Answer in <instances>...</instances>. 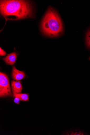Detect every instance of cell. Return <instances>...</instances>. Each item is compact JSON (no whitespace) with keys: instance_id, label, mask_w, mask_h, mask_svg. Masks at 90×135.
<instances>
[{"instance_id":"obj_1","label":"cell","mask_w":90,"mask_h":135,"mask_svg":"<svg viewBox=\"0 0 90 135\" xmlns=\"http://www.w3.org/2000/svg\"><path fill=\"white\" fill-rule=\"evenodd\" d=\"M0 3L1 14L6 21L28 18L33 16V8L29 1H1Z\"/></svg>"},{"instance_id":"obj_2","label":"cell","mask_w":90,"mask_h":135,"mask_svg":"<svg viewBox=\"0 0 90 135\" xmlns=\"http://www.w3.org/2000/svg\"><path fill=\"white\" fill-rule=\"evenodd\" d=\"M41 28L43 33L50 37H56L63 33L64 29L61 20L53 7L48 8L42 21Z\"/></svg>"},{"instance_id":"obj_3","label":"cell","mask_w":90,"mask_h":135,"mask_svg":"<svg viewBox=\"0 0 90 135\" xmlns=\"http://www.w3.org/2000/svg\"><path fill=\"white\" fill-rule=\"evenodd\" d=\"M12 93L7 75L4 73H0V96L3 97L12 96Z\"/></svg>"},{"instance_id":"obj_4","label":"cell","mask_w":90,"mask_h":135,"mask_svg":"<svg viewBox=\"0 0 90 135\" xmlns=\"http://www.w3.org/2000/svg\"><path fill=\"white\" fill-rule=\"evenodd\" d=\"M12 76L13 79L19 81L24 79L26 77L25 73L16 69L15 66L12 67Z\"/></svg>"},{"instance_id":"obj_5","label":"cell","mask_w":90,"mask_h":135,"mask_svg":"<svg viewBox=\"0 0 90 135\" xmlns=\"http://www.w3.org/2000/svg\"><path fill=\"white\" fill-rule=\"evenodd\" d=\"M17 57L16 53L13 52L8 54L6 57L3 58V59L7 64L12 66L15 63Z\"/></svg>"},{"instance_id":"obj_6","label":"cell","mask_w":90,"mask_h":135,"mask_svg":"<svg viewBox=\"0 0 90 135\" xmlns=\"http://www.w3.org/2000/svg\"><path fill=\"white\" fill-rule=\"evenodd\" d=\"M11 86L13 94L21 93L22 89V85L20 81L12 80L11 82Z\"/></svg>"},{"instance_id":"obj_7","label":"cell","mask_w":90,"mask_h":135,"mask_svg":"<svg viewBox=\"0 0 90 135\" xmlns=\"http://www.w3.org/2000/svg\"><path fill=\"white\" fill-rule=\"evenodd\" d=\"M13 96L15 98L18 97L20 100L28 102L29 101V97L28 94L19 93L13 95Z\"/></svg>"},{"instance_id":"obj_8","label":"cell","mask_w":90,"mask_h":135,"mask_svg":"<svg viewBox=\"0 0 90 135\" xmlns=\"http://www.w3.org/2000/svg\"><path fill=\"white\" fill-rule=\"evenodd\" d=\"M86 44L89 50H90V28L88 29L86 35Z\"/></svg>"},{"instance_id":"obj_9","label":"cell","mask_w":90,"mask_h":135,"mask_svg":"<svg viewBox=\"0 0 90 135\" xmlns=\"http://www.w3.org/2000/svg\"><path fill=\"white\" fill-rule=\"evenodd\" d=\"M6 54V52L1 47L0 48V55L2 56H5Z\"/></svg>"},{"instance_id":"obj_10","label":"cell","mask_w":90,"mask_h":135,"mask_svg":"<svg viewBox=\"0 0 90 135\" xmlns=\"http://www.w3.org/2000/svg\"><path fill=\"white\" fill-rule=\"evenodd\" d=\"M15 98L14 100L15 102L17 104H19L20 101V100L18 97H15Z\"/></svg>"},{"instance_id":"obj_11","label":"cell","mask_w":90,"mask_h":135,"mask_svg":"<svg viewBox=\"0 0 90 135\" xmlns=\"http://www.w3.org/2000/svg\"><path fill=\"white\" fill-rule=\"evenodd\" d=\"M88 59H89V60H90V57H89V58Z\"/></svg>"}]
</instances>
